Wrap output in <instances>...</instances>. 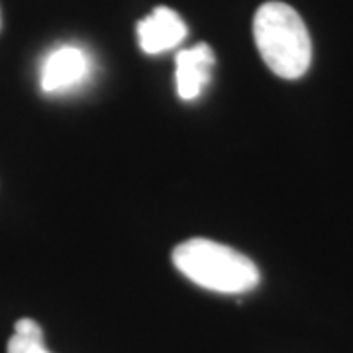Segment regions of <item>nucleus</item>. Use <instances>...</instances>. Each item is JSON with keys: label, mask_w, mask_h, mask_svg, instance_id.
I'll return each mask as SVG.
<instances>
[{"label": "nucleus", "mask_w": 353, "mask_h": 353, "mask_svg": "<svg viewBox=\"0 0 353 353\" xmlns=\"http://www.w3.org/2000/svg\"><path fill=\"white\" fill-rule=\"evenodd\" d=\"M253 38L265 65L281 79H301L310 69V34L289 4L275 0L261 4L253 18Z\"/></svg>", "instance_id": "obj_1"}, {"label": "nucleus", "mask_w": 353, "mask_h": 353, "mask_svg": "<svg viewBox=\"0 0 353 353\" xmlns=\"http://www.w3.org/2000/svg\"><path fill=\"white\" fill-rule=\"evenodd\" d=\"M173 263L202 289L222 294H243L259 285V269L234 248L204 238H192L173 250Z\"/></svg>", "instance_id": "obj_2"}, {"label": "nucleus", "mask_w": 353, "mask_h": 353, "mask_svg": "<svg viewBox=\"0 0 353 353\" xmlns=\"http://www.w3.org/2000/svg\"><path fill=\"white\" fill-rule=\"evenodd\" d=\"M88 73V57L75 46H61L46 57L39 71V85L48 94H57L77 87Z\"/></svg>", "instance_id": "obj_3"}, {"label": "nucleus", "mask_w": 353, "mask_h": 353, "mask_svg": "<svg viewBox=\"0 0 353 353\" xmlns=\"http://www.w3.org/2000/svg\"><path fill=\"white\" fill-rule=\"evenodd\" d=\"M136 32L141 51L148 55H159L176 48L187 38V24L175 10L157 6L150 16L139 20Z\"/></svg>", "instance_id": "obj_4"}, {"label": "nucleus", "mask_w": 353, "mask_h": 353, "mask_svg": "<svg viewBox=\"0 0 353 353\" xmlns=\"http://www.w3.org/2000/svg\"><path fill=\"white\" fill-rule=\"evenodd\" d=\"M214 51L208 43H199L176 53V92L183 101H194L212 79Z\"/></svg>", "instance_id": "obj_5"}, {"label": "nucleus", "mask_w": 353, "mask_h": 353, "mask_svg": "<svg viewBox=\"0 0 353 353\" xmlns=\"http://www.w3.org/2000/svg\"><path fill=\"white\" fill-rule=\"evenodd\" d=\"M14 336H20V338H26V340L43 341V330H41V326H39L36 320H32V318H20L14 324Z\"/></svg>", "instance_id": "obj_6"}, {"label": "nucleus", "mask_w": 353, "mask_h": 353, "mask_svg": "<svg viewBox=\"0 0 353 353\" xmlns=\"http://www.w3.org/2000/svg\"><path fill=\"white\" fill-rule=\"evenodd\" d=\"M6 353H50L46 350L43 341H34L20 338V336H12L8 345H6Z\"/></svg>", "instance_id": "obj_7"}, {"label": "nucleus", "mask_w": 353, "mask_h": 353, "mask_svg": "<svg viewBox=\"0 0 353 353\" xmlns=\"http://www.w3.org/2000/svg\"><path fill=\"white\" fill-rule=\"evenodd\" d=\"M0 30H2V12H0Z\"/></svg>", "instance_id": "obj_8"}]
</instances>
